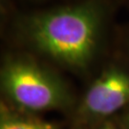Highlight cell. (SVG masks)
Masks as SVG:
<instances>
[{"mask_svg":"<svg viewBox=\"0 0 129 129\" xmlns=\"http://www.w3.org/2000/svg\"><path fill=\"white\" fill-rule=\"evenodd\" d=\"M115 7L114 0H74L20 12L10 18L7 37L12 49L85 73L110 55Z\"/></svg>","mask_w":129,"mask_h":129,"instance_id":"obj_1","label":"cell"},{"mask_svg":"<svg viewBox=\"0 0 129 129\" xmlns=\"http://www.w3.org/2000/svg\"><path fill=\"white\" fill-rule=\"evenodd\" d=\"M50 65L21 50L11 48L5 53L0 81L11 105L32 114L71 105L73 97L67 83Z\"/></svg>","mask_w":129,"mask_h":129,"instance_id":"obj_2","label":"cell"},{"mask_svg":"<svg viewBox=\"0 0 129 129\" xmlns=\"http://www.w3.org/2000/svg\"><path fill=\"white\" fill-rule=\"evenodd\" d=\"M116 56L102 67L88 87L78 106V114L87 119H102L129 104V61Z\"/></svg>","mask_w":129,"mask_h":129,"instance_id":"obj_3","label":"cell"},{"mask_svg":"<svg viewBox=\"0 0 129 129\" xmlns=\"http://www.w3.org/2000/svg\"><path fill=\"white\" fill-rule=\"evenodd\" d=\"M0 129H59L58 125L1 102Z\"/></svg>","mask_w":129,"mask_h":129,"instance_id":"obj_4","label":"cell"},{"mask_svg":"<svg viewBox=\"0 0 129 129\" xmlns=\"http://www.w3.org/2000/svg\"><path fill=\"white\" fill-rule=\"evenodd\" d=\"M116 52L129 61V24L116 36Z\"/></svg>","mask_w":129,"mask_h":129,"instance_id":"obj_5","label":"cell"},{"mask_svg":"<svg viewBox=\"0 0 129 129\" xmlns=\"http://www.w3.org/2000/svg\"><path fill=\"white\" fill-rule=\"evenodd\" d=\"M124 122H125V124L127 125V127L129 128V111L127 112L126 116L124 117Z\"/></svg>","mask_w":129,"mask_h":129,"instance_id":"obj_6","label":"cell"},{"mask_svg":"<svg viewBox=\"0 0 129 129\" xmlns=\"http://www.w3.org/2000/svg\"><path fill=\"white\" fill-rule=\"evenodd\" d=\"M102 129H117V128H115V127L112 126V125H105V126H103Z\"/></svg>","mask_w":129,"mask_h":129,"instance_id":"obj_7","label":"cell"},{"mask_svg":"<svg viewBox=\"0 0 129 129\" xmlns=\"http://www.w3.org/2000/svg\"><path fill=\"white\" fill-rule=\"evenodd\" d=\"M126 1H127V2H128V3H129V0H126Z\"/></svg>","mask_w":129,"mask_h":129,"instance_id":"obj_8","label":"cell"}]
</instances>
